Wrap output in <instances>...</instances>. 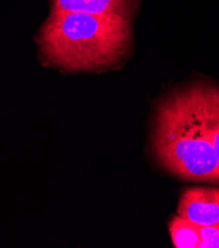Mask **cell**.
Returning a JSON list of instances; mask_svg holds the SVG:
<instances>
[{"instance_id": "1", "label": "cell", "mask_w": 219, "mask_h": 248, "mask_svg": "<svg viewBox=\"0 0 219 248\" xmlns=\"http://www.w3.org/2000/svg\"><path fill=\"white\" fill-rule=\"evenodd\" d=\"M152 146L158 163L171 174L187 181L219 184V160L204 121L199 83L159 103Z\"/></svg>"}, {"instance_id": "2", "label": "cell", "mask_w": 219, "mask_h": 248, "mask_svg": "<svg viewBox=\"0 0 219 248\" xmlns=\"http://www.w3.org/2000/svg\"><path fill=\"white\" fill-rule=\"evenodd\" d=\"M131 37L128 17L53 10L42 28L40 45L53 63L89 71L117 64L126 56Z\"/></svg>"}, {"instance_id": "3", "label": "cell", "mask_w": 219, "mask_h": 248, "mask_svg": "<svg viewBox=\"0 0 219 248\" xmlns=\"http://www.w3.org/2000/svg\"><path fill=\"white\" fill-rule=\"evenodd\" d=\"M178 215L199 227L219 224V188L194 187L181 196Z\"/></svg>"}, {"instance_id": "4", "label": "cell", "mask_w": 219, "mask_h": 248, "mask_svg": "<svg viewBox=\"0 0 219 248\" xmlns=\"http://www.w3.org/2000/svg\"><path fill=\"white\" fill-rule=\"evenodd\" d=\"M132 0H53L54 10L130 17Z\"/></svg>"}, {"instance_id": "5", "label": "cell", "mask_w": 219, "mask_h": 248, "mask_svg": "<svg viewBox=\"0 0 219 248\" xmlns=\"http://www.w3.org/2000/svg\"><path fill=\"white\" fill-rule=\"evenodd\" d=\"M204 121L219 160V87L199 83Z\"/></svg>"}, {"instance_id": "6", "label": "cell", "mask_w": 219, "mask_h": 248, "mask_svg": "<svg viewBox=\"0 0 219 248\" xmlns=\"http://www.w3.org/2000/svg\"><path fill=\"white\" fill-rule=\"evenodd\" d=\"M169 232L177 248H199L200 227L181 216H175L169 224Z\"/></svg>"}, {"instance_id": "7", "label": "cell", "mask_w": 219, "mask_h": 248, "mask_svg": "<svg viewBox=\"0 0 219 248\" xmlns=\"http://www.w3.org/2000/svg\"><path fill=\"white\" fill-rule=\"evenodd\" d=\"M199 248H219V224L200 227Z\"/></svg>"}]
</instances>
